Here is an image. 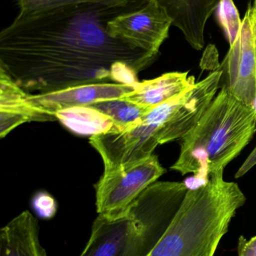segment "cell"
Returning <instances> with one entry per match:
<instances>
[{"instance_id":"3957f363","label":"cell","mask_w":256,"mask_h":256,"mask_svg":"<svg viewBox=\"0 0 256 256\" xmlns=\"http://www.w3.org/2000/svg\"><path fill=\"white\" fill-rule=\"evenodd\" d=\"M185 182H155L117 218L98 215L80 256H148L178 210Z\"/></svg>"},{"instance_id":"44dd1931","label":"cell","mask_w":256,"mask_h":256,"mask_svg":"<svg viewBox=\"0 0 256 256\" xmlns=\"http://www.w3.org/2000/svg\"><path fill=\"white\" fill-rule=\"evenodd\" d=\"M256 164V148L254 149L252 153L251 154L250 156L248 158V159L246 160V162L243 164V165L240 167V170H239L238 172L236 174L235 178H237L241 177L243 174H246L252 166Z\"/></svg>"},{"instance_id":"8992f818","label":"cell","mask_w":256,"mask_h":256,"mask_svg":"<svg viewBox=\"0 0 256 256\" xmlns=\"http://www.w3.org/2000/svg\"><path fill=\"white\" fill-rule=\"evenodd\" d=\"M221 88L255 108L256 100V15L249 3L235 42L220 67Z\"/></svg>"},{"instance_id":"5bb4252c","label":"cell","mask_w":256,"mask_h":256,"mask_svg":"<svg viewBox=\"0 0 256 256\" xmlns=\"http://www.w3.org/2000/svg\"><path fill=\"white\" fill-rule=\"evenodd\" d=\"M29 96V93L17 85L12 78L0 68V111L25 116L30 122L57 120L56 117L35 106L30 102Z\"/></svg>"},{"instance_id":"52a82bcc","label":"cell","mask_w":256,"mask_h":256,"mask_svg":"<svg viewBox=\"0 0 256 256\" xmlns=\"http://www.w3.org/2000/svg\"><path fill=\"white\" fill-rule=\"evenodd\" d=\"M90 143L102 156L105 171L119 170L153 154L159 144V129L143 117L126 129L93 136Z\"/></svg>"},{"instance_id":"ba28073f","label":"cell","mask_w":256,"mask_h":256,"mask_svg":"<svg viewBox=\"0 0 256 256\" xmlns=\"http://www.w3.org/2000/svg\"><path fill=\"white\" fill-rule=\"evenodd\" d=\"M171 26L173 20L166 9L157 0H149L141 8L113 18L107 28L112 37L159 56Z\"/></svg>"},{"instance_id":"e0dca14e","label":"cell","mask_w":256,"mask_h":256,"mask_svg":"<svg viewBox=\"0 0 256 256\" xmlns=\"http://www.w3.org/2000/svg\"><path fill=\"white\" fill-rule=\"evenodd\" d=\"M216 10L218 21L231 45L235 42L241 27L238 10L233 0H220Z\"/></svg>"},{"instance_id":"7c38bea8","label":"cell","mask_w":256,"mask_h":256,"mask_svg":"<svg viewBox=\"0 0 256 256\" xmlns=\"http://www.w3.org/2000/svg\"><path fill=\"white\" fill-rule=\"evenodd\" d=\"M188 72H170L155 79L135 84V90L121 98L147 109H153L180 96L195 85Z\"/></svg>"},{"instance_id":"30bf717a","label":"cell","mask_w":256,"mask_h":256,"mask_svg":"<svg viewBox=\"0 0 256 256\" xmlns=\"http://www.w3.org/2000/svg\"><path fill=\"white\" fill-rule=\"evenodd\" d=\"M165 9L192 48L204 46L206 24L216 10L220 0H157Z\"/></svg>"},{"instance_id":"6da1fadb","label":"cell","mask_w":256,"mask_h":256,"mask_svg":"<svg viewBox=\"0 0 256 256\" xmlns=\"http://www.w3.org/2000/svg\"><path fill=\"white\" fill-rule=\"evenodd\" d=\"M147 3L19 12L0 33V68L29 94L99 82L135 85L158 56L112 37L107 25Z\"/></svg>"},{"instance_id":"277c9868","label":"cell","mask_w":256,"mask_h":256,"mask_svg":"<svg viewBox=\"0 0 256 256\" xmlns=\"http://www.w3.org/2000/svg\"><path fill=\"white\" fill-rule=\"evenodd\" d=\"M256 132V110L221 88L195 127L181 140L171 167L201 182L224 168L249 144Z\"/></svg>"},{"instance_id":"ac0fdd59","label":"cell","mask_w":256,"mask_h":256,"mask_svg":"<svg viewBox=\"0 0 256 256\" xmlns=\"http://www.w3.org/2000/svg\"><path fill=\"white\" fill-rule=\"evenodd\" d=\"M33 206L38 215L44 219H51L57 212V202L46 192H38L34 196Z\"/></svg>"},{"instance_id":"d6986e66","label":"cell","mask_w":256,"mask_h":256,"mask_svg":"<svg viewBox=\"0 0 256 256\" xmlns=\"http://www.w3.org/2000/svg\"><path fill=\"white\" fill-rule=\"evenodd\" d=\"M27 122H30V120L25 116L0 111V137L6 136L12 130Z\"/></svg>"},{"instance_id":"8fae6325","label":"cell","mask_w":256,"mask_h":256,"mask_svg":"<svg viewBox=\"0 0 256 256\" xmlns=\"http://www.w3.org/2000/svg\"><path fill=\"white\" fill-rule=\"evenodd\" d=\"M0 256H47L38 220L25 210L0 230Z\"/></svg>"},{"instance_id":"9c48e42d","label":"cell","mask_w":256,"mask_h":256,"mask_svg":"<svg viewBox=\"0 0 256 256\" xmlns=\"http://www.w3.org/2000/svg\"><path fill=\"white\" fill-rule=\"evenodd\" d=\"M135 86L114 82L86 84L46 94H30L29 98L35 106L55 117L57 111L66 108L124 97L135 90Z\"/></svg>"},{"instance_id":"2e32d148","label":"cell","mask_w":256,"mask_h":256,"mask_svg":"<svg viewBox=\"0 0 256 256\" xmlns=\"http://www.w3.org/2000/svg\"><path fill=\"white\" fill-rule=\"evenodd\" d=\"M149 0H16L21 13L51 10L59 8L78 6L87 3L124 4Z\"/></svg>"},{"instance_id":"9a60e30c","label":"cell","mask_w":256,"mask_h":256,"mask_svg":"<svg viewBox=\"0 0 256 256\" xmlns=\"http://www.w3.org/2000/svg\"><path fill=\"white\" fill-rule=\"evenodd\" d=\"M89 106L96 108L112 118L115 124V130H121L134 126L150 110L121 98L101 100Z\"/></svg>"},{"instance_id":"7402d4cb","label":"cell","mask_w":256,"mask_h":256,"mask_svg":"<svg viewBox=\"0 0 256 256\" xmlns=\"http://www.w3.org/2000/svg\"><path fill=\"white\" fill-rule=\"evenodd\" d=\"M254 8H255V15H256V0H255V2H254Z\"/></svg>"},{"instance_id":"4fadbf2b","label":"cell","mask_w":256,"mask_h":256,"mask_svg":"<svg viewBox=\"0 0 256 256\" xmlns=\"http://www.w3.org/2000/svg\"><path fill=\"white\" fill-rule=\"evenodd\" d=\"M54 116L63 126L78 135L91 137L116 130L112 118L89 105L66 108Z\"/></svg>"},{"instance_id":"ffe728a7","label":"cell","mask_w":256,"mask_h":256,"mask_svg":"<svg viewBox=\"0 0 256 256\" xmlns=\"http://www.w3.org/2000/svg\"><path fill=\"white\" fill-rule=\"evenodd\" d=\"M237 252L238 256H256V236L249 240H246L243 236H240Z\"/></svg>"},{"instance_id":"7a4b0ae2","label":"cell","mask_w":256,"mask_h":256,"mask_svg":"<svg viewBox=\"0 0 256 256\" xmlns=\"http://www.w3.org/2000/svg\"><path fill=\"white\" fill-rule=\"evenodd\" d=\"M246 202L223 172L189 188L165 234L148 256H214L237 210Z\"/></svg>"},{"instance_id":"5b68a950","label":"cell","mask_w":256,"mask_h":256,"mask_svg":"<svg viewBox=\"0 0 256 256\" xmlns=\"http://www.w3.org/2000/svg\"><path fill=\"white\" fill-rule=\"evenodd\" d=\"M165 172L157 156L153 155L135 165L104 171L95 185L98 215L117 218Z\"/></svg>"}]
</instances>
